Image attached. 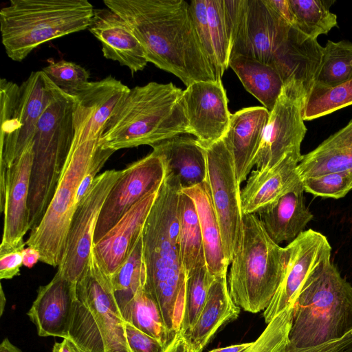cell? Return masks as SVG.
I'll return each mask as SVG.
<instances>
[{"mask_svg": "<svg viewBox=\"0 0 352 352\" xmlns=\"http://www.w3.org/2000/svg\"><path fill=\"white\" fill-rule=\"evenodd\" d=\"M130 26L148 63L186 86L217 80L184 0H104Z\"/></svg>", "mask_w": 352, "mask_h": 352, "instance_id": "obj_1", "label": "cell"}, {"mask_svg": "<svg viewBox=\"0 0 352 352\" xmlns=\"http://www.w3.org/2000/svg\"><path fill=\"white\" fill-rule=\"evenodd\" d=\"M231 34L230 56L241 55L267 64L285 82L314 86L323 47L283 21L267 0H226Z\"/></svg>", "mask_w": 352, "mask_h": 352, "instance_id": "obj_2", "label": "cell"}, {"mask_svg": "<svg viewBox=\"0 0 352 352\" xmlns=\"http://www.w3.org/2000/svg\"><path fill=\"white\" fill-rule=\"evenodd\" d=\"M178 182L166 172L143 232L145 289L156 302L168 331L179 329L186 278L179 245Z\"/></svg>", "mask_w": 352, "mask_h": 352, "instance_id": "obj_3", "label": "cell"}, {"mask_svg": "<svg viewBox=\"0 0 352 352\" xmlns=\"http://www.w3.org/2000/svg\"><path fill=\"white\" fill-rule=\"evenodd\" d=\"M183 90L172 82L135 86L107 122L102 148L120 149L149 145L188 134Z\"/></svg>", "mask_w": 352, "mask_h": 352, "instance_id": "obj_4", "label": "cell"}, {"mask_svg": "<svg viewBox=\"0 0 352 352\" xmlns=\"http://www.w3.org/2000/svg\"><path fill=\"white\" fill-rule=\"evenodd\" d=\"M352 329V285L332 261L305 282L294 305L286 352L338 339Z\"/></svg>", "mask_w": 352, "mask_h": 352, "instance_id": "obj_5", "label": "cell"}, {"mask_svg": "<svg viewBox=\"0 0 352 352\" xmlns=\"http://www.w3.org/2000/svg\"><path fill=\"white\" fill-rule=\"evenodd\" d=\"M74 125L73 142L55 193L43 219L25 241L40 253L41 262L52 267H58L63 257L80 183L102 148V134L91 129L75 110Z\"/></svg>", "mask_w": 352, "mask_h": 352, "instance_id": "obj_6", "label": "cell"}, {"mask_svg": "<svg viewBox=\"0 0 352 352\" xmlns=\"http://www.w3.org/2000/svg\"><path fill=\"white\" fill-rule=\"evenodd\" d=\"M94 11L87 0H11L0 11L6 53L21 62L47 41L88 29Z\"/></svg>", "mask_w": 352, "mask_h": 352, "instance_id": "obj_7", "label": "cell"}, {"mask_svg": "<svg viewBox=\"0 0 352 352\" xmlns=\"http://www.w3.org/2000/svg\"><path fill=\"white\" fill-rule=\"evenodd\" d=\"M111 280L91 250L76 285L66 338L80 352H132Z\"/></svg>", "mask_w": 352, "mask_h": 352, "instance_id": "obj_8", "label": "cell"}, {"mask_svg": "<svg viewBox=\"0 0 352 352\" xmlns=\"http://www.w3.org/2000/svg\"><path fill=\"white\" fill-rule=\"evenodd\" d=\"M74 97L56 85L33 138L28 199L30 231L43 219L55 193L74 136Z\"/></svg>", "mask_w": 352, "mask_h": 352, "instance_id": "obj_9", "label": "cell"}, {"mask_svg": "<svg viewBox=\"0 0 352 352\" xmlns=\"http://www.w3.org/2000/svg\"><path fill=\"white\" fill-rule=\"evenodd\" d=\"M230 265L228 286L234 302L248 312L264 311L281 281L285 254L256 214L243 215L240 243Z\"/></svg>", "mask_w": 352, "mask_h": 352, "instance_id": "obj_10", "label": "cell"}, {"mask_svg": "<svg viewBox=\"0 0 352 352\" xmlns=\"http://www.w3.org/2000/svg\"><path fill=\"white\" fill-rule=\"evenodd\" d=\"M54 86L42 70L32 72L20 86L1 79L0 169L8 168L33 141Z\"/></svg>", "mask_w": 352, "mask_h": 352, "instance_id": "obj_11", "label": "cell"}, {"mask_svg": "<svg viewBox=\"0 0 352 352\" xmlns=\"http://www.w3.org/2000/svg\"><path fill=\"white\" fill-rule=\"evenodd\" d=\"M309 94L305 84L296 78L285 82L253 162L256 169L270 168L287 157H302L300 146L307 133L303 117Z\"/></svg>", "mask_w": 352, "mask_h": 352, "instance_id": "obj_12", "label": "cell"}, {"mask_svg": "<svg viewBox=\"0 0 352 352\" xmlns=\"http://www.w3.org/2000/svg\"><path fill=\"white\" fill-rule=\"evenodd\" d=\"M206 179L219 223L226 259L230 264L241 236V189L232 155L223 139L205 148Z\"/></svg>", "mask_w": 352, "mask_h": 352, "instance_id": "obj_13", "label": "cell"}, {"mask_svg": "<svg viewBox=\"0 0 352 352\" xmlns=\"http://www.w3.org/2000/svg\"><path fill=\"white\" fill-rule=\"evenodd\" d=\"M121 173L122 170L111 169L98 175L91 190L76 206L57 270L72 283H77L87 267L100 210Z\"/></svg>", "mask_w": 352, "mask_h": 352, "instance_id": "obj_14", "label": "cell"}, {"mask_svg": "<svg viewBox=\"0 0 352 352\" xmlns=\"http://www.w3.org/2000/svg\"><path fill=\"white\" fill-rule=\"evenodd\" d=\"M285 265L281 281L263 318L269 323L276 315L294 305L308 278L331 261V246L322 233L309 229L284 247Z\"/></svg>", "mask_w": 352, "mask_h": 352, "instance_id": "obj_15", "label": "cell"}, {"mask_svg": "<svg viewBox=\"0 0 352 352\" xmlns=\"http://www.w3.org/2000/svg\"><path fill=\"white\" fill-rule=\"evenodd\" d=\"M166 175L164 160L153 151L122 170L100 210L94 243H98L135 204L158 190Z\"/></svg>", "mask_w": 352, "mask_h": 352, "instance_id": "obj_16", "label": "cell"}, {"mask_svg": "<svg viewBox=\"0 0 352 352\" xmlns=\"http://www.w3.org/2000/svg\"><path fill=\"white\" fill-rule=\"evenodd\" d=\"M33 163V141L8 168L0 169L1 211L3 229L0 250L25 244L30 230L28 199Z\"/></svg>", "mask_w": 352, "mask_h": 352, "instance_id": "obj_17", "label": "cell"}, {"mask_svg": "<svg viewBox=\"0 0 352 352\" xmlns=\"http://www.w3.org/2000/svg\"><path fill=\"white\" fill-rule=\"evenodd\" d=\"M188 134L207 148L226 135L231 114L221 80L195 82L183 91Z\"/></svg>", "mask_w": 352, "mask_h": 352, "instance_id": "obj_18", "label": "cell"}, {"mask_svg": "<svg viewBox=\"0 0 352 352\" xmlns=\"http://www.w3.org/2000/svg\"><path fill=\"white\" fill-rule=\"evenodd\" d=\"M159 189L135 204L98 243H94L92 251L109 279L124 263L141 237Z\"/></svg>", "mask_w": 352, "mask_h": 352, "instance_id": "obj_19", "label": "cell"}, {"mask_svg": "<svg viewBox=\"0 0 352 352\" xmlns=\"http://www.w3.org/2000/svg\"><path fill=\"white\" fill-rule=\"evenodd\" d=\"M88 30L101 43L104 57L127 67L132 74L147 65L145 52L130 26L111 9H94Z\"/></svg>", "mask_w": 352, "mask_h": 352, "instance_id": "obj_20", "label": "cell"}, {"mask_svg": "<svg viewBox=\"0 0 352 352\" xmlns=\"http://www.w3.org/2000/svg\"><path fill=\"white\" fill-rule=\"evenodd\" d=\"M76 285L56 272L50 283L38 287L36 298L27 312L38 336L66 338Z\"/></svg>", "mask_w": 352, "mask_h": 352, "instance_id": "obj_21", "label": "cell"}, {"mask_svg": "<svg viewBox=\"0 0 352 352\" xmlns=\"http://www.w3.org/2000/svg\"><path fill=\"white\" fill-rule=\"evenodd\" d=\"M270 112L263 107L241 109L231 114L223 138L233 157L236 178L241 184L248 179L260 147Z\"/></svg>", "mask_w": 352, "mask_h": 352, "instance_id": "obj_22", "label": "cell"}, {"mask_svg": "<svg viewBox=\"0 0 352 352\" xmlns=\"http://www.w3.org/2000/svg\"><path fill=\"white\" fill-rule=\"evenodd\" d=\"M304 192L302 181L300 179L278 200L255 213L276 243L294 241L314 218L306 206Z\"/></svg>", "mask_w": 352, "mask_h": 352, "instance_id": "obj_23", "label": "cell"}, {"mask_svg": "<svg viewBox=\"0 0 352 352\" xmlns=\"http://www.w3.org/2000/svg\"><path fill=\"white\" fill-rule=\"evenodd\" d=\"M301 159L287 157L270 168L252 170L241 190L243 215L255 214L275 202L301 179L297 171Z\"/></svg>", "mask_w": 352, "mask_h": 352, "instance_id": "obj_24", "label": "cell"}, {"mask_svg": "<svg viewBox=\"0 0 352 352\" xmlns=\"http://www.w3.org/2000/svg\"><path fill=\"white\" fill-rule=\"evenodd\" d=\"M152 148L162 157L167 173L176 179L182 189L206 182V151L196 138L180 135L164 140Z\"/></svg>", "mask_w": 352, "mask_h": 352, "instance_id": "obj_25", "label": "cell"}, {"mask_svg": "<svg viewBox=\"0 0 352 352\" xmlns=\"http://www.w3.org/2000/svg\"><path fill=\"white\" fill-rule=\"evenodd\" d=\"M193 201L202 236L206 265L213 278L226 276L229 263L223 248L219 223L207 183L182 189Z\"/></svg>", "mask_w": 352, "mask_h": 352, "instance_id": "obj_26", "label": "cell"}, {"mask_svg": "<svg viewBox=\"0 0 352 352\" xmlns=\"http://www.w3.org/2000/svg\"><path fill=\"white\" fill-rule=\"evenodd\" d=\"M240 311L230 295L227 276L214 278L197 320L186 333L203 350L223 324L239 317Z\"/></svg>", "mask_w": 352, "mask_h": 352, "instance_id": "obj_27", "label": "cell"}, {"mask_svg": "<svg viewBox=\"0 0 352 352\" xmlns=\"http://www.w3.org/2000/svg\"><path fill=\"white\" fill-rule=\"evenodd\" d=\"M229 67L244 88L270 113L285 82L278 72L256 59L241 55L231 56Z\"/></svg>", "mask_w": 352, "mask_h": 352, "instance_id": "obj_28", "label": "cell"}, {"mask_svg": "<svg viewBox=\"0 0 352 352\" xmlns=\"http://www.w3.org/2000/svg\"><path fill=\"white\" fill-rule=\"evenodd\" d=\"M179 245L186 277L206 265L198 214L192 199L180 192L178 201Z\"/></svg>", "mask_w": 352, "mask_h": 352, "instance_id": "obj_29", "label": "cell"}, {"mask_svg": "<svg viewBox=\"0 0 352 352\" xmlns=\"http://www.w3.org/2000/svg\"><path fill=\"white\" fill-rule=\"evenodd\" d=\"M146 279L142 234L126 260L110 278L114 298L126 322L135 296L145 287Z\"/></svg>", "mask_w": 352, "mask_h": 352, "instance_id": "obj_30", "label": "cell"}, {"mask_svg": "<svg viewBox=\"0 0 352 352\" xmlns=\"http://www.w3.org/2000/svg\"><path fill=\"white\" fill-rule=\"evenodd\" d=\"M295 18V28L317 40L338 26L337 16L330 11L334 0H289Z\"/></svg>", "mask_w": 352, "mask_h": 352, "instance_id": "obj_31", "label": "cell"}, {"mask_svg": "<svg viewBox=\"0 0 352 352\" xmlns=\"http://www.w3.org/2000/svg\"><path fill=\"white\" fill-rule=\"evenodd\" d=\"M352 78V43L328 41L323 47L320 68L312 89L330 88Z\"/></svg>", "mask_w": 352, "mask_h": 352, "instance_id": "obj_32", "label": "cell"}, {"mask_svg": "<svg viewBox=\"0 0 352 352\" xmlns=\"http://www.w3.org/2000/svg\"><path fill=\"white\" fill-rule=\"evenodd\" d=\"M127 322L166 346L174 336L166 328L160 310L145 287L135 296Z\"/></svg>", "mask_w": 352, "mask_h": 352, "instance_id": "obj_33", "label": "cell"}, {"mask_svg": "<svg viewBox=\"0 0 352 352\" xmlns=\"http://www.w3.org/2000/svg\"><path fill=\"white\" fill-rule=\"evenodd\" d=\"M209 32L216 55L219 76L229 67L231 34L226 0H206Z\"/></svg>", "mask_w": 352, "mask_h": 352, "instance_id": "obj_34", "label": "cell"}, {"mask_svg": "<svg viewBox=\"0 0 352 352\" xmlns=\"http://www.w3.org/2000/svg\"><path fill=\"white\" fill-rule=\"evenodd\" d=\"M352 104V78L330 88L312 89L304 111V120L310 121Z\"/></svg>", "mask_w": 352, "mask_h": 352, "instance_id": "obj_35", "label": "cell"}, {"mask_svg": "<svg viewBox=\"0 0 352 352\" xmlns=\"http://www.w3.org/2000/svg\"><path fill=\"white\" fill-rule=\"evenodd\" d=\"M186 278L185 298L180 327L187 332L197 320L214 278L210 275L206 265L194 270Z\"/></svg>", "mask_w": 352, "mask_h": 352, "instance_id": "obj_36", "label": "cell"}, {"mask_svg": "<svg viewBox=\"0 0 352 352\" xmlns=\"http://www.w3.org/2000/svg\"><path fill=\"white\" fill-rule=\"evenodd\" d=\"M294 305L276 315L245 352H286L293 321Z\"/></svg>", "mask_w": 352, "mask_h": 352, "instance_id": "obj_37", "label": "cell"}, {"mask_svg": "<svg viewBox=\"0 0 352 352\" xmlns=\"http://www.w3.org/2000/svg\"><path fill=\"white\" fill-rule=\"evenodd\" d=\"M302 181L305 192L316 197L340 199L352 190V171L327 173Z\"/></svg>", "mask_w": 352, "mask_h": 352, "instance_id": "obj_38", "label": "cell"}, {"mask_svg": "<svg viewBox=\"0 0 352 352\" xmlns=\"http://www.w3.org/2000/svg\"><path fill=\"white\" fill-rule=\"evenodd\" d=\"M42 71L59 89L71 94L89 82V73L72 61H50Z\"/></svg>", "mask_w": 352, "mask_h": 352, "instance_id": "obj_39", "label": "cell"}, {"mask_svg": "<svg viewBox=\"0 0 352 352\" xmlns=\"http://www.w3.org/2000/svg\"><path fill=\"white\" fill-rule=\"evenodd\" d=\"M189 10L197 34L207 58L212 67L216 79L217 80H221L219 76L217 60L209 32L206 0L191 1L189 3Z\"/></svg>", "mask_w": 352, "mask_h": 352, "instance_id": "obj_40", "label": "cell"}, {"mask_svg": "<svg viewBox=\"0 0 352 352\" xmlns=\"http://www.w3.org/2000/svg\"><path fill=\"white\" fill-rule=\"evenodd\" d=\"M125 330L132 352H162L164 345L138 329L133 324L126 322Z\"/></svg>", "mask_w": 352, "mask_h": 352, "instance_id": "obj_41", "label": "cell"}, {"mask_svg": "<svg viewBox=\"0 0 352 352\" xmlns=\"http://www.w3.org/2000/svg\"><path fill=\"white\" fill-rule=\"evenodd\" d=\"M25 244L16 248L0 250V278L11 279L19 274L23 265Z\"/></svg>", "mask_w": 352, "mask_h": 352, "instance_id": "obj_42", "label": "cell"}, {"mask_svg": "<svg viewBox=\"0 0 352 352\" xmlns=\"http://www.w3.org/2000/svg\"><path fill=\"white\" fill-rule=\"evenodd\" d=\"M297 352H352V329L340 338Z\"/></svg>", "mask_w": 352, "mask_h": 352, "instance_id": "obj_43", "label": "cell"}, {"mask_svg": "<svg viewBox=\"0 0 352 352\" xmlns=\"http://www.w3.org/2000/svg\"><path fill=\"white\" fill-rule=\"evenodd\" d=\"M202 351L196 346L188 333L180 327L164 346L162 352H202Z\"/></svg>", "mask_w": 352, "mask_h": 352, "instance_id": "obj_44", "label": "cell"}, {"mask_svg": "<svg viewBox=\"0 0 352 352\" xmlns=\"http://www.w3.org/2000/svg\"><path fill=\"white\" fill-rule=\"evenodd\" d=\"M276 13L287 23L295 28V18L289 0H267Z\"/></svg>", "mask_w": 352, "mask_h": 352, "instance_id": "obj_45", "label": "cell"}, {"mask_svg": "<svg viewBox=\"0 0 352 352\" xmlns=\"http://www.w3.org/2000/svg\"><path fill=\"white\" fill-rule=\"evenodd\" d=\"M326 140L333 143L352 144V120L344 127L330 135Z\"/></svg>", "mask_w": 352, "mask_h": 352, "instance_id": "obj_46", "label": "cell"}, {"mask_svg": "<svg viewBox=\"0 0 352 352\" xmlns=\"http://www.w3.org/2000/svg\"><path fill=\"white\" fill-rule=\"evenodd\" d=\"M40 253L34 248L28 246L23 250V265L28 268L32 267L40 261Z\"/></svg>", "mask_w": 352, "mask_h": 352, "instance_id": "obj_47", "label": "cell"}, {"mask_svg": "<svg viewBox=\"0 0 352 352\" xmlns=\"http://www.w3.org/2000/svg\"><path fill=\"white\" fill-rule=\"evenodd\" d=\"M52 352H80L78 349L67 338H63L60 342H55Z\"/></svg>", "mask_w": 352, "mask_h": 352, "instance_id": "obj_48", "label": "cell"}, {"mask_svg": "<svg viewBox=\"0 0 352 352\" xmlns=\"http://www.w3.org/2000/svg\"><path fill=\"white\" fill-rule=\"evenodd\" d=\"M252 342H245L237 344H233L226 347L217 348L208 352H242L249 347Z\"/></svg>", "mask_w": 352, "mask_h": 352, "instance_id": "obj_49", "label": "cell"}, {"mask_svg": "<svg viewBox=\"0 0 352 352\" xmlns=\"http://www.w3.org/2000/svg\"><path fill=\"white\" fill-rule=\"evenodd\" d=\"M0 352H23L14 345L8 338H5L0 344Z\"/></svg>", "mask_w": 352, "mask_h": 352, "instance_id": "obj_50", "label": "cell"}, {"mask_svg": "<svg viewBox=\"0 0 352 352\" xmlns=\"http://www.w3.org/2000/svg\"><path fill=\"white\" fill-rule=\"evenodd\" d=\"M6 303V296L3 290V287L1 285V289H0V316H1L3 314V311L5 309Z\"/></svg>", "mask_w": 352, "mask_h": 352, "instance_id": "obj_51", "label": "cell"}]
</instances>
